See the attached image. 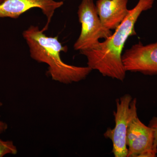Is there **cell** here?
Wrapping results in <instances>:
<instances>
[{
    "label": "cell",
    "instance_id": "6da1fadb",
    "mask_svg": "<svg viewBox=\"0 0 157 157\" xmlns=\"http://www.w3.org/2000/svg\"><path fill=\"white\" fill-rule=\"evenodd\" d=\"M155 1L139 0L109 38L94 48L80 51L86 57L88 67L97 70L102 76L124 81L127 73L122 60L125 44L129 37L137 35L135 24L142 12L152 8Z\"/></svg>",
    "mask_w": 157,
    "mask_h": 157
},
{
    "label": "cell",
    "instance_id": "7a4b0ae2",
    "mask_svg": "<svg viewBox=\"0 0 157 157\" xmlns=\"http://www.w3.org/2000/svg\"><path fill=\"white\" fill-rule=\"evenodd\" d=\"M39 27L31 25L23 33L29 48L31 57L48 65L47 73L54 80L64 84L78 82L85 79L92 70L88 67H77L66 63L60 52L68 48L59 42L58 37H48Z\"/></svg>",
    "mask_w": 157,
    "mask_h": 157
},
{
    "label": "cell",
    "instance_id": "3957f363",
    "mask_svg": "<svg viewBox=\"0 0 157 157\" xmlns=\"http://www.w3.org/2000/svg\"><path fill=\"white\" fill-rule=\"evenodd\" d=\"M116 110L113 112L115 126L107 128L104 137L112 141V153L115 157H127V131L130 122L137 115V100L129 94L117 99Z\"/></svg>",
    "mask_w": 157,
    "mask_h": 157
},
{
    "label": "cell",
    "instance_id": "277c9868",
    "mask_svg": "<svg viewBox=\"0 0 157 157\" xmlns=\"http://www.w3.org/2000/svg\"><path fill=\"white\" fill-rule=\"evenodd\" d=\"M77 14L81 30L73 45L75 50L92 49L100 43V39H107L112 35V31L106 29L101 23L94 0H82Z\"/></svg>",
    "mask_w": 157,
    "mask_h": 157
},
{
    "label": "cell",
    "instance_id": "5b68a950",
    "mask_svg": "<svg viewBox=\"0 0 157 157\" xmlns=\"http://www.w3.org/2000/svg\"><path fill=\"white\" fill-rule=\"evenodd\" d=\"M122 60L127 72L157 75V42L147 45L138 42L125 50Z\"/></svg>",
    "mask_w": 157,
    "mask_h": 157
},
{
    "label": "cell",
    "instance_id": "8992f818",
    "mask_svg": "<svg viewBox=\"0 0 157 157\" xmlns=\"http://www.w3.org/2000/svg\"><path fill=\"white\" fill-rule=\"evenodd\" d=\"M154 140L152 129L142 123L138 115L135 116L127 131V157H156L157 150L154 147Z\"/></svg>",
    "mask_w": 157,
    "mask_h": 157
},
{
    "label": "cell",
    "instance_id": "52a82bcc",
    "mask_svg": "<svg viewBox=\"0 0 157 157\" xmlns=\"http://www.w3.org/2000/svg\"><path fill=\"white\" fill-rule=\"evenodd\" d=\"M62 1L54 0H5L0 4V18L8 17L18 18L21 14L33 8H39L48 19V22L43 30L48 29L55 11L63 5Z\"/></svg>",
    "mask_w": 157,
    "mask_h": 157
},
{
    "label": "cell",
    "instance_id": "ba28073f",
    "mask_svg": "<svg viewBox=\"0 0 157 157\" xmlns=\"http://www.w3.org/2000/svg\"><path fill=\"white\" fill-rule=\"evenodd\" d=\"M128 0H98L96 6L101 22L106 29L115 30L130 12Z\"/></svg>",
    "mask_w": 157,
    "mask_h": 157
},
{
    "label": "cell",
    "instance_id": "9c48e42d",
    "mask_svg": "<svg viewBox=\"0 0 157 157\" xmlns=\"http://www.w3.org/2000/svg\"><path fill=\"white\" fill-rule=\"evenodd\" d=\"M17 152V147L12 141H4L0 139V157L7 154L16 155Z\"/></svg>",
    "mask_w": 157,
    "mask_h": 157
},
{
    "label": "cell",
    "instance_id": "30bf717a",
    "mask_svg": "<svg viewBox=\"0 0 157 157\" xmlns=\"http://www.w3.org/2000/svg\"><path fill=\"white\" fill-rule=\"evenodd\" d=\"M148 126L152 129L154 132V147L157 150V116L152 117L149 122Z\"/></svg>",
    "mask_w": 157,
    "mask_h": 157
},
{
    "label": "cell",
    "instance_id": "8fae6325",
    "mask_svg": "<svg viewBox=\"0 0 157 157\" xmlns=\"http://www.w3.org/2000/svg\"><path fill=\"white\" fill-rule=\"evenodd\" d=\"M2 104L0 102V107H2ZM7 128H8L7 124L0 120V134H2L3 132H5Z\"/></svg>",
    "mask_w": 157,
    "mask_h": 157
},
{
    "label": "cell",
    "instance_id": "7c38bea8",
    "mask_svg": "<svg viewBox=\"0 0 157 157\" xmlns=\"http://www.w3.org/2000/svg\"><path fill=\"white\" fill-rule=\"evenodd\" d=\"M5 1V0H0V4L1 3H2V2H3L4 1Z\"/></svg>",
    "mask_w": 157,
    "mask_h": 157
}]
</instances>
